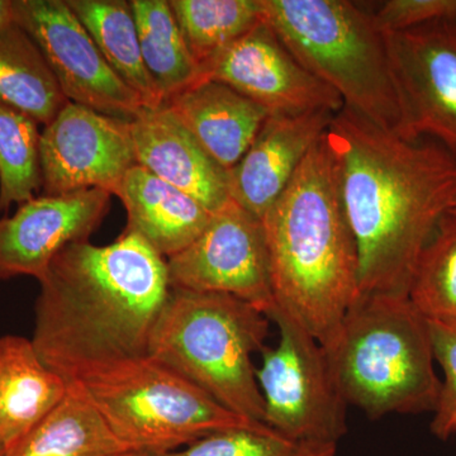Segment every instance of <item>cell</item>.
<instances>
[{"label":"cell","instance_id":"6da1fadb","mask_svg":"<svg viewBox=\"0 0 456 456\" xmlns=\"http://www.w3.org/2000/svg\"><path fill=\"white\" fill-rule=\"evenodd\" d=\"M326 140L358 248L360 296L408 297L419 255L456 204V159L345 107Z\"/></svg>","mask_w":456,"mask_h":456},{"label":"cell","instance_id":"7a4b0ae2","mask_svg":"<svg viewBox=\"0 0 456 456\" xmlns=\"http://www.w3.org/2000/svg\"><path fill=\"white\" fill-rule=\"evenodd\" d=\"M38 283L32 342L42 362L68 383L149 355L170 293L167 259L127 230L110 245L68 246Z\"/></svg>","mask_w":456,"mask_h":456},{"label":"cell","instance_id":"3957f363","mask_svg":"<svg viewBox=\"0 0 456 456\" xmlns=\"http://www.w3.org/2000/svg\"><path fill=\"white\" fill-rule=\"evenodd\" d=\"M273 296L329 347L359 298V255L326 134L261 218Z\"/></svg>","mask_w":456,"mask_h":456},{"label":"cell","instance_id":"277c9868","mask_svg":"<svg viewBox=\"0 0 456 456\" xmlns=\"http://www.w3.org/2000/svg\"><path fill=\"white\" fill-rule=\"evenodd\" d=\"M325 353L347 406L370 419L436 410L430 326L408 297L359 296Z\"/></svg>","mask_w":456,"mask_h":456},{"label":"cell","instance_id":"5b68a950","mask_svg":"<svg viewBox=\"0 0 456 456\" xmlns=\"http://www.w3.org/2000/svg\"><path fill=\"white\" fill-rule=\"evenodd\" d=\"M269 321L250 303L228 294L170 288L150 338L149 356L231 412L264 424L253 355L265 347Z\"/></svg>","mask_w":456,"mask_h":456},{"label":"cell","instance_id":"8992f818","mask_svg":"<svg viewBox=\"0 0 456 456\" xmlns=\"http://www.w3.org/2000/svg\"><path fill=\"white\" fill-rule=\"evenodd\" d=\"M261 8L279 40L345 108L399 134L401 108L373 13L347 0H261Z\"/></svg>","mask_w":456,"mask_h":456},{"label":"cell","instance_id":"52a82bcc","mask_svg":"<svg viewBox=\"0 0 456 456\" xmlns=\"http://www.w3.org/2000/svg\"><path fill=\"white\" fill-rule=\"evenodd\" d=\"M69 383L134 452L163 454L216 431L260 425L231 412L149 355L86 371Z\"/></svg>","mask_w":456,"mask_h":456},{"label":"cell","instance_id":"ba28073f","mask_svg":"<svg viewBox=\"0 0 456 456\" xmlns=\"http://www.w3.org/2000/svg\"><path fill=\"white\" fill-rule=\"evenodd\" d=\"M275 347L261 351L256 379L268 426L297 444H334L347 434V403L330 369L325 349L293 317L274 307Z\"/></svg>","mask_w":456,"mask_h":456},{"label":"cell","instance_id":"9c48e42d","mask_svg":"<svg viewBox=\"0 0 456 456\" xmlns=\"http://www.w3.org/2000/svg\"><path fill=\"white\" fill-rule=\"evenodd\" d=\"M170 288L221 293L268 314L275 305L259 218L230 200L188 248L167 259Z\"/></svg>","mask_w":456,"mask_h":456},{"label":"cell","instance_id":"30bf717a","mask_svg":"<svg viewBox=\"0 0 456 456\" xmlns=\"http://www.w3.org/2000/svg\"><path fill=\"white\" fill-rule=\"evenodd\" d=\"M383 32L401 108L399 136L435 141L456 159V27Z\"/></svg>","mask_w":456,"mask_h":456},{"label":"cell","instance_id":"8fae6325","mask_svg":"<svg viewBox=\"0 0 456 456\" xmlns=\"http://www.w3.org/2000/svg\"><path fill=\"white\" fill-rule=\"evenodd\" d=\"M14 13L69 102L126 121L145 107L108 65L66 0H14Z\"/></svg>","mask_w":456,"mask_h":456},{"label":"cell","instance_id":"7c38bea8","mask_svg":"<svg viewBox=\"0 0 456 456\" xmlns=\"http://www.w3.org/2000/svg\"><path fill=\"white\" fill-rule=\"evenodd\" d=\"M42 193L88 189L116 194L136 167L131 122L69 102L41 131Z\"/></svg>","mask_w":456,"mask_h":456},{"label":"cell","instance_id":"4fadbf2b","mask_svg":"<svg viewBox=\"0 0 456 456\" xmlns=\"http://www.w3.org/2000/svg\"><path fill=\"white\" fill-rule=\"evenodd\" d=\"M200 80L226 84L270 116L336 114L344 108L340 95L303 68L264 20L203 65Z\"/></svg>","mask_w":456,"mask_h":456},{"label":"cell","instance_id":"5bb4252c","mask_svg":"<svg viewBox=\"0 0 456 456\" xmlns=\"http://www.w3.org/2000/svg\"><path fill=\"white\" fill-rule=\"evenodd\" d=\"M110 196L103 189L42 194L0 217V281L20 275L40 281L68 246L89 241L110 211Z\"/></svg>","mask_w":456,"mask_h":456},{"label":"cell","instance_id":"9a60e30c","mask_svg":"<svg viewBox=\"0 0 456 456\" xmlns=\"http://www.w3.org/2000/svg\"><path fill=\"white\" fill-rule=\"evenodd\" d=\"M334 116L327 110L269 116L241 160L228 171L231 200L261 221L326 134Z\"/></svg>","mask_w":456,"mask_h":456},{"label":"cell","instance_id":"2e32d148","mask_svg":"<svg viewBox=\"0 0 456 456\" xmlns=\"http://www.w3.org/2000/svg\"><path fill=\"white\" fill-rule=\"evenodd\" d=\"M137 164L216 213L230 202L228 171L169 108L142 107L131 119Z\"/></svg>","mask_w":456,"mask_h":456},{"label":"cell","instance_id":"e0dca14e","mask_svg":"<svg viewBox=\"0 0 456 456\" xmlns=\"http://www.w3.org/2000/svg\"><path fill=\"white\" fill-rule=\"evenodd\" d=\"M164 104L227 171L241 160L270 116L259 104L213 80H200Z\"/></svg>","mask_w":456,"mask_h":456},{"label":"cell","instance_id":"ac0fdd59","mask_svg":"<svg viewBox=\"0 0 456 456\" xmlns=\"http://www.w3.org/2000/svg\"><path fill=\"white\" fill-rule=\"evenodd\" d=\"M127 212V228L165 257L188 248L211 221L213 213L184 191L145 167H132L116 194Z\"/></svg>","mask_w":456,"mask_h":456},{"label":"cell","instance_id":"d6986e66","mask_svg":"<svg viewBox=\"0 0 456 456\" xmlns=\"http://www.w3.org/2000/svg\"><path fill=\"white\" fill-rule=\"evenodd\" d=\"M69 392V383L51 370L32 340L0 338V441L7 452L53 412Z\"/></svg>","mask_w":456,"mask_h":456},{"label":"cell","instance_id":"ffe728a7","mask_svg":"<svg viewBox=\"0 0 456 456\" xmlns=\"http://www.w3.org/2000/svg\"><path fill=\"white\" fill-rule=\"evenodd\" d=\"M86 27L102 55L145 107L163 106L160 90L147 71L130 2L126 0H66Z\"/></svg>","mask_w":456,"mask_h":456},{"label":"cell","instance_id":"44dd1931","mask_svg":"<svg viewBox=\"0 0 456 456\" xmlns=\"http://www.w3.org/2000/svg\"><path fill=\"white\" fill-rule=\"evenodd\" d=\"M0 103L44 127L69 103L40 47L17 23L0 29Z\"/></svg>","mask_w":456,"mask_h":456},{"label":"cell","instance_id":"7402d4cb","mask_svg":"<svg viewBox=\"0 0 456 456\" xmlns=\"http://www.w3.org/2000/svg\"><path fill=\"white\" fill-rule=\"evenodd\" d=\"M128 449L74 383L66 397L5 456H112Z\"/></svg>","mask_w":456,"mask_h":456},{"label":"cell","instance_id":"603a6c76","mask_svg":"<svg viewBox=\"0 0 456 456\" xmlns=\"http://www.w3.org/2000/svg\"><path fill=\"white\" fill-rule=\"evenodd\" d=\"M143 62L164 102L200 82V68L180 31L169 0H131Z\"/></svg>","mask_w":456,"mask_h":456},{"label":"cell","instance_id":"cb8c5ba5","mask_svg":"<svg viewBox=\"0 0 456 456\" xmlns=\"http://www.w3.org/2000/svg\"><path fill=\"white\" fill-rule=\"evenodd\" d=\"M200 68L263 22L261 0H169Z\"/></svg>","mask_w":456,"mask_h":456},{"label":"cell","instance_id":"d4e9b609","mask_svg":"<svg viewBox=\"0 0 456 456\" xmlns=\"http://www.w3.org/2000/svg\"><path fill=\"white\" fill-rule=\"evenodd\" d=\"M26 114L0 103V212L42 191L41 131Z\"/></svg>","mask_w":456,"mask_h":456},{"label":"cell","instance_id":"484cf974","mask_svg":"<svg viewBox=\"0 0 456 456\" xmlns=\"http://www.w3.org/2000/svg\"><path fill=\"white\" fill-rule=\"evenodd\" d=\"M408 299L428 320H456V217L444 216L419 255Z\"/></svg>","mask_w":456,"mask_h":456},{"label":"cell","instance_id":"4316f807","mask_svg":"<svg viewBox=\"0 0 456 456\" xmlns=\"http://www.w3.org/2000/svg\"><path fill=\"white\" fill-rule=\"evenodd\" d=\"M299 444L266 425L213 432L182 450L152 456H297Z\"/></svg>","mask_w":456,"mask_h":456},{"label":"cell","instance_id":"83f0119b","mask_svg":"<svg viewBox=\"0 0 456 456\" xmlns=\"http://www.w3.org/2000/svg\"><path fill=\"white\" fill-rule=\"evenodd\" d=\"M428 326L435 360L444 371L431 432L446 441L456 436V320H428Z\"/></svg>","mask_w":456,"mask_h":456},{"label":"cell","instance_id":"f1b7e54d","mask_svg":"<svg viewBox=\"0 0 456 456\" xmlns=\"http://www.w3.org/2000/svg\"><path fill=\"white\" fill-rule=\"evenodd\" d=\"M373 14L382 31L437 23L456 27V0H388Z\"/></svg>","mask_w":456,"mask_h":456},{"label":"cell","instance_id":"f546056e","mask_svg":"<svg viewBox=\"0 0 456 456\" xmlns=\"http://www.w3.org/2000/svg\"><path fill=\"white\" fill-rule=\"evenodd\" d=\"M336 449L334 444H299L297 456H336Z\"/></svg>","mask_w":456,"mask_h":456},{"label":"cell","instance_id":"4dcf8cb0","mask_svg":"<svg viewBox=\"0 0 456 456\" xmlns=\"http://www.w3.org/2000/svg\"><path fill=\"white\" fill-rule=\"evenodd\" d=\"M16 23L14 0H0V29Z\"/></svg>","mask_w":456,"mask_h":456},{"label":"cell","instance_id":"1f68e13d","mask_svg":"<svg viewBox=\"0 0 456 456\" xmlns=\"http://www.w3.org/2000/svg\"><path fill=\"white\" fill-rule=\"evenodd\" d=\"M112 456H152L150 452H134V450H128V452H118Z\"/></svg>","mask_w":456,"mask_h":456},{"label":"cell","instance_id":"d6a6232c","mask_svg":"<svg viewBox=\"0 0 456 456\" xmlns=\"http://www.w3.org/2000/svg\"><path fill=\"white\" fill-rule=\"evenodd\" d=\"M7 455V448H5L4 444L0 441V456Z\"/></svg>","mask_w":456,"mask_h":456},{"label":"cell","instance_id":"836d02e7","mask_svg":"<svg viewBox=\"0 0 456 456\" xmlns=\"http://www.w3.org/2000/svg\"><path fill=\"white\" fill-rule=\"evenodd\" d=\"M449 213H450V215L455 216V217H456V204L454 207H452V209H450Z\"/></svg>","mask_w":456,"mask_h":456}]
</instances>
